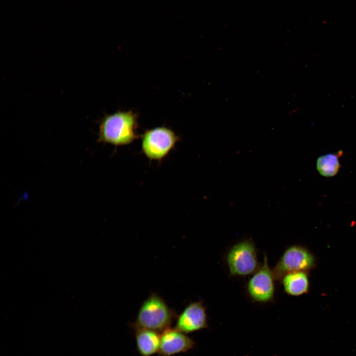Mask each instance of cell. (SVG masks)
Here are the masks:
<instances>
[{"mask_svg": "<svg viewBox=\"0 0 356 356\" xmlns=\"http://www.w3.org/2000/svg\"><path fill=\"white\" fill-rule=\"evenodd\" d=\"M338 154L328 153L317 158L316 169L321 175L331 177L337 174L340 168Z\"/></svg>", "mask_w": 356, "mask_h": 356, "instance_id": "cell-11", "label": "cell"}, {"mask_svg": "<svg viewBox=\"0 0 356 356\" xmlns=\"http://www.w3.org/2000/svg\"><path fill=\"white\" fill-rule=\"evenodd\" d=\"M315 266V258L309 249L302 245H292L285 249L272 270L276 281H280L289 272H308Z\"/></svg>", "mask_w": 356, "mask_h": 356, "instance_id": "cell-4", "label": "cell"}, {"mask_svg": "<svg viewBox=\"0 0 356 356\" xmlns=\"http://www.w3.org/2000/svg\"><path fill=\"white\" fill-rule=\"evenodd\" d=\"M276 280L268 265L267 257L264 253V260L259 269L249 279L246 290L254 302L267 303L273 301Z\"/></svg>", "mask_w": 356, "mask_h": 356, "instance_id": "cell-6", "label": "cell"}, {"mask_svg": "<svg viewBox=\"0 0 356 356\" xmlns=\"http://www.w3.org/2000/svg\"><path fill=\"white\" fill-rule=\"evenodd\" d=\"M307 273L306 271H294L284 275L281 280L284 292L292 296H299L307 293L310 288Z\"/></svg>", "mask_w": 356, "mask_h": 356, "instance_id": "cell-10", "label": "cell"}, {"mask_svg": "<svg viewBox=\"0 0 356 356\" xmlns=\"http://www.w3.org/2000/svg\"><path fill=\"white\" fill-rule=\"evenodd\" d=\"M137 120L132 111L105 115L99 122L97 142L116 146L131 143L138 137Z\"/></svg>", "mask_w": 356, "mask_h": 356, "instance_id": "cell-1", "label": "cell"}, {"mask_svg": "<svg viewBox=\"0 0 356 356\" xmlns=\"http://www.w3.org/2000/svg\"><path fill=\"white\" fill-rule=\"evenodd\" d=\"M178 136L165 127L147 130L141 136V150L150 160L163 159L174 147Z\"/></svg>", "mask_w": 356, "mask_h": 356, "instance_id": "cell-5", "label": "cell"}, {"mask_svg": "<svg viewBox=\"0 0 356 356\" xmlns=\"http://www.w3.org/2000/svg\"><path fill=\"white\" fill-rule=\"evenodd\" d=\"M206 310L202 301L190 303L177 316L175 328L185 334L207 328Z\"/></svg>", "mask_w": 356, "mask_h": 356, "instance_id": "cell-7", "label": "cell"}, {"mask_svg": "<svg viewBox=\"0 0 356 356\" xmlns=\"http://www.w3.org/2000/svg\"><path fill=\"white\" fill-rule=\"evenodd\" d=\"M176 317L175 311L162 298L153 293L141 305L131 326L134 330L146 329L162 332L170 328Z\"/></svg>", "mask_w": 356, "mask_h": 356, "instance_id": "cell-2", "label": "cell"}, {"mask_svg": "<svg viewBox=\"0 0 356 356\" xmlns=\"http://www.w3.org/2000/svg\"><path fill=\"white\" fill-rule=\"evenodd\" d=\"M194 341L177 329L169 328L162 332L159 354L172 356L193 348Z\"/></svg>", "mask_w": 356, "mask_h": 356, "instance_id": "cell-8", "label": "cell"}, {"mask_svg": "<svg viewBox=\"0 0 356 356\" xmlns=\"http://www.w3.org/2000/svg\"><path fill=\"white\" fill-rule=\"evenodd\" d=\"M226 262L231 276L253 274L260 267L256 246L251 239H245L233 245L226 255Z\"/></svg>", "mask_w": 356, "mask_h": 356, "instance_id": "cell-3", "label": "cell"}, {"mask_svg": "<svg viewBox=\"0 0 356 356\" xmlns=\"http://www.w3.org/2000/svg\"><path fill=\"white\" fill-rule=\"evenodd\" d=\"M134 330L137 350L141 356H151L159 352L161 340L159 332L146 329Z\"/></svg>", "mask_w": 356, "mask_h": 356, "instance_id": "cell-9", "label": "cell"}]
</instances>
